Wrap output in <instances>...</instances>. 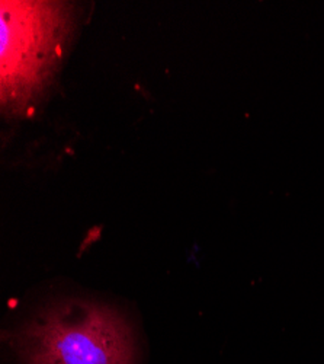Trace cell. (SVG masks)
<instances>
[{"mask_svg":"<svg viewBox=\"0 0 324 364\" xmlns=\"http://www.w3.org/2000/svg\"><path fill=\"white\" fill-rule=\"evenodd\" d=\"M76 6L67 2H0V107L9 118L33 115L72 40Z\"/></svg>","mask_w":324,"mask_h":364,"instance_id":"obj_1","label":"cell"},{"mask_svg":"<svg viewBox=\"0 0 324 364\" xmlns=\"http://www.w3.org/2000/svg\"><path fill=\"white\" fill-rule=\"evenodd\" d=\"M8 346L18 364H141L131 323L94 300L51 303L11 332Z\"/></svg>","mask_w":324,"mask_h":364,"instance_id":"obj_2","label":"cell"}]
</instances>
